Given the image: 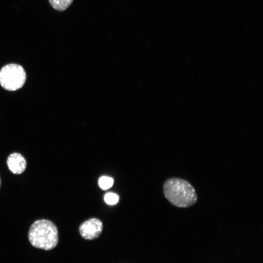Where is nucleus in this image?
<instances>
[{
  "label": "nucleus",
  "mask_w": 263,
  "mask_h": 263,
  "mask_svg": "<svg viewBox=\"0 0 263 263\" xmlns=\"http://www.w3.org/2000/svg\"><path fill=\"white\" fill-rule=\"evenodd\" d=\"M165 198L173 206L187 208L194 205L197 200L195 189L188 181L179 178L167 179L163 185Z\"/></svg>",
  "instance_id": "f257e3e1"
},
{
  "label": "nucleus",
  "mask_w": 263,
  "mask_h": 263,
  "mask_svg": "<svg viewBox=\"0 0 263 263\" xmlns=\"http://www.w3.org/2000/svg\"><path fill=\"white\" fill-rule=\"evenodd\" d=\"M30 244L38 248L49 250L54 248L58 242L56 226L50 220H38L31 225L28 232Z\"/></svg>",
  "instance_id": "f03ea898"
},
{
  "label": "nucleus",
  "mask_w": 263,
  "mask_h": 263,
  "mask_svg": "<svg viewBox=\"0 0 263 263\" xmlns=\"http://www.w3.org/2000/svg\"><path fill=\"white\" fill-rule=\"evenodd\" d=\"M26 73L22 66L9 64L0 70V84L5 90L14 91L21 88L26 80Z\"/></svg>",
  "instance_id": "7ed1b4c3"
},
{
  "label": "nucleus",
  "mask_w": 263,
  "mask_h": 263,
  "mask_svg": "<svg viewBox=\"0 0 263 263\" xmlns=\"http://www.w3.org/2000/svg\"><path fill=\"white\" fill-rule=\"evenodd\" d=\"M103 230L102 221L96 218H90L83 222L79 226L80 236L87 240L97 239Z\"/></svg>",
  "instance_id": "20e7f679"
},
{
  "label": "nucleus",
  "mask_w": 263,
  "mask_h": 263,
  "mask_svg": "<svg viewBox=\"0 0 263 263\" xmlns=\"http://www.w3.org/2000/svg\"><path fill=\"white\" fill-rule=\"evenodd\" d=\"M6 162L9 169L14 174H21L26 169V159L19 153L13 152L11 153L8 156Z\"/></svg>",
  "instance_id": "39448f33"
},
{
  "label": "nucleus",
  "mask_w": 263,
  "mask_h": 263,
  "mask_svg": "<svg viewBox=\"0 0 263 263\" xmlns=\"http://www.w3.org/2000/svg\"><path fill=\"white\" fill-rule=\"evenodd\" d=\"M74 0H48L51 6L57 11H64L72 3Z\"/></svg>",
  "instance_id": "423d86ee"
},
{
  "label": "nucleus",
  "mask_w": 263,
  "mask_h": 263,
  "mask_svg": "<svg viewBox=\"0 0 263 263\" xmlns=\"http://www.w3.org/2000/svg\"><path fill=\"white\" fill-rule=\"evenodd\" d=\"M113 184V179L108 176H102L98 180L100 188L103 190H106L111 188Z\"/></svg>",
  "instance_id": "0eeeda50"
},
{
  "label": "nucleus",
  "mask_w": 263,
  "mask_h": 263,
  "mask_svg": "<svg viewBox=\"0 0 263 263\" xmlns=\"http://www.w3.org/2000/svg\"><path fill=\"white\" fill-rule=\"evenodd\" d=\"M118 200V196L114 193L109 192L106 193L104 196V201L109 205L116 204Z\"/></svg>",
  "instance_id": "6e6552de"
},
{
  "label": "nucleus",
  "mask_w": 263,
  "mask_h": 263,
  "mask_svg": "<svg viewBox=\"0 0 263 263\" xmlns=\"http://www.w3.org/2000/svg\"><path fill=\"white\" fill-rule=\"evenodd\" d=\"M0 183H1V182H0Z\"/></svg>",
  "instance_id": "1a4fd4ad"
}]
</instances>
